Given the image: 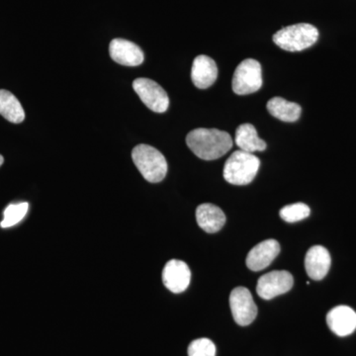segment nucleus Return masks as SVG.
Segmentation results:
<instances>
[{
  "label": "nucleus",
  "instance_id": "1",
  "mask_svg": "<svg viewBox=\"0 0 356 356\" xmlns=\"http://www.w3.org/2000/svg\"><path fill=\"white\" fill-rule=\"evenodd\" d=\"M186 144L199 159L214 161L228 153L233 147V140L225 131L198 128L187 135Z\"/></svg>",
  "mask_w": 356,
  "mask_h": 356
},
{
  "label": "nucleus",
  "instance_id": "2",
  "mask_svg": "<svg viewBox=\"0 0 356 356\" xmlns=\"http://www.w3.org/2000/svg\"><path fill=\"white\" fill-rule=\"evenodd\" d=\"M134 163L147 181L158 184L168 173V163L163 154L149 145H138L132 152Z\"/></svg>",
  "mask_w": 356,
  "mask_h": 356
},
{
  "label": "nucleus",
  "instance_id": "3",
  "mask_svg": "<svg viewBox=\"0 0 356 356\" xmlns=\"http://www.w3.org/2000/svg\"><path fill=\"white\" fill-rule=\"evenodd\" d=\"M261 161L254 154L236 151L224 166V178L234 185L250 184L259 172Z\"/></svg>",
  "mask_w": 356,
  "mask_h": 356
},
{
  "label": "nucleus",
  "instance_id": "4",
  "mask_svg": "<svg viewBox=\"0 0 356 356\" xmlns=\"http://www.w3.org/2000/svg\"><path fill=\"white\" fill-rule=\"evenodd\" d=\"M318 31L315 26L299 23L282 28L274 34L273 42L282 50L301 51L318 41Z\"/></svg>",
  "mask_w": 356,
  "mask_h": 356
},
{
  "label": "nucleus",
  "instance_id": "5",
  "mask_svg": "<svg viewBox=\"0 0 356 356\" xmlns=\"http://www.w3.org/2000/svg\"><path fill=\"white\" fill-rule=\"evenodd\" d=\"M233 90L236 95L257 92L262 86L261 65L257 60L247 58L236 67L233 76Z\"/></svg>",
  "mask_w": 356,
  "mask_h": 356
},
{
  "label": "nucleus",
  "instance_id": "6",
  "mask_svg": "<svg viewBox=\"0 0 356 356\" xmlns=\"http://www.w3.org/2000/svg\"><path fill=\"white\" fill-rule=\"evenodd\" d=\"M134 90L136 91L140 100L147 108L156 113H163L170 106V98L165 89L156 81L149 79H137L133 83Z\"/></svg>",
  "mask_w": 356,
  "mask_h": 356
},
{
  "label": "nucleus",
  "instance_id": "7",
  "mask_svg": "<svg viewBox=\"0 0 356 356\" xmlns=\"http://www.w3.org/2000/svg\"><path fill=\"white\" fill-rule=\"evenodd\" d=\"M229 307L236 324L245 327L252 324L257 316L252 293L245 287H236L229 295Z\"/></svg>",
  "mask_w": 356,
  "mask_h": 356
},
{
  "label": "nucleus",
  "instance_id": "8",
  "mask_svg": "<svg viewBox=\"0 0 356 356\" xmlns=\"http://www.w3.org/2000/svg\"><path fill=\"white\" fill-rule=\"evenodd\" d=\"M294 284L292 274L286 270L271 271L259 280L257 292L261 298L271 300L291 290Z\"/></svg>",
  "mask_w": 356,
  "mask_h": 356
},
{
  "label": "nucleus",
  "instance_id": "9",
  "mask_svg": "<svg viewBox=\"0 0 356 356\" xmlns=\"http://www.w3.org/2000/svg\"><path fill=\"white\" fill-rule=\"evenodd\" d=\"M191 271L184 261L172 259L165 264L163 271L165 286L173 293H182L191 284Z\"/></svg>",
  "mask_w": 356,
  "mask_h": 356
},
{
  "label": "nucleus",
  "instance_id": "10",
  "mask_svg": "<svg viewBox=\"0 0 356 356\" xmlns=\"http://www.w3.org/2000/svg\"><path fill=\"white\" fill-rule=\"evenodd\" d=\"M109 53L114 62L126 67H138L144 62V53L140 47L128 40H112Z\"/></svg>",
  "mask_w": 356,
  "mask_h": 356
},
{
  "label": "nucleus",
  "instance_id": "11",
  "mask_svg": "<svg viewBox=\"0 0 356 356\" xmlns=\"http://www.w3.org/2000/svg\"><path fill=\"white\" fill-rule=\"evenodd\" d=\"M280 252V243L275 240H266L255 245L248 252L247 266L250 270L261 271L273 264Z\"/></svg>",
  "mask_w": 356,
  "mask_h": 356
},
{
  "label": "nucleus",
  "instance_id": "12",
  "mask_svg": "<svg viewBox=\"0 0 356 356\" xmlns=\"http://www.w3.org/2000/svg\"><path fill=\"white\" fill-rule=\"evenodd\" d=\"M327 324L337 336H350L356 330V313L348 306L334 307L327 313Z\"/></svg>",
  "mask_w": 356,
  "mask_h": 356
},
{
  "label": "nucleus",
  "instance_id": "13",
  "mask_svg": "<svg viewBox=\"0 0 356 356\" xmlns=\"http://www.w3.org/2000/svg\"><path fill=\"white\" fill-rule=\"evenodd\" d=\"M332 259L329 250L322 245H314L305 257L306 273L313 280H324L331 268Z\"/></svg>",
  "mask_w": 356,
  "mask_h": 356
},
{
  "label": "nucleus",
  "instance_id": "14",
  "mask_svg": "<svg viewBox=\"0 0 356 356\" xmlns=\"http://www.w3.org/2000/svg\"><path fill=\"white\" fill-rule=\"evenodd\" d=\"M217 77L218 67L214 60L205 55L195 58L192 65L191 79L196 88H210L216 81Z\"/></svg>",
  "mask_w": 356,
  "mask_h": 356
},
{
  "label": "nucleus",
  "instance_id": "15",
  "mask_svg": "<svg viewBox=\"0 0 356 356\" xmlns=\"http://www.w3.org/2000/svg\"><path fill=\"white\" fill-rule=\"evenodd\" d=\"M197 224L206 233L219 232L226 222V216L222 209L214 204H201L196 209Z\"/></svg>",
  "mask_w": 356,
  "mask_h": 356
},
{
  "label": "nucleus",
  "instance_id": "16",
  "mask_svg": "<svg viewBox=\"0 0 356 356\" xmlns=\"http://www.w3.org/2000/svg\"><path fill=\"white\" fill-rule=\"evenodd\" d=\"M236 144L241 151L254 154L266 149V143L259 139L257 129L252 124H242L236 131Z\"/></svg>",
  "mask_w": 356,
  "mask_h": 356
},
{
  "label": "nucleus",
  "instance_id": "17",
  "mask_svg": "<svg viewBox=\"0 0 356 356\" xmlns=\"http://www.w3.org/2000/svg\"><path fill=\"white\" fill-rule=\"evenodd\" d=\"M267 110L275 118L287 123L298 120L302 111L301 106L297 103L287 102L281 97H273L269 100Z\"/></svg>",
  "mask_w": 356,
  "mask_h": 356
},
{
  "label": "nucleus",
  "instance_id": "18",
  "mask_svg": "<svg viewBox=\"0 0 356 356\" xmlns=\"http://www.w3.org/2000/svg\"><path fill=\"white\" fill-rule=\"evenodd\" d=\"M0 115L14 124L22 123L25 119V112L19 100L6 89H0Z\"/></svg>",
  "mask_w": 356,
  "mask_h": 356
},
{
  "label": "nucleus",
  "instance_id": "19",
  "mask_svg": "<svg viewBox=\"0 0 356 356\" xmlns=\"http://www.w3.org/2000/svg\"><path fill=\"white\" fill-rule=\"evenodd\" d=\"M28 209H29V204L27 202L10 204L4 210V218L1 224H0V227L1 228H10V227L15 226L26 216Z\"/></svg>",
  "mask_w": 356,
  "mask_h": 356
},
{
  "label": "nucleus",
  "instance_id": "20",
  "mask_svg": "<svg viewBox=\"0 0 356 356\" xmlns=\"http://www.w3.org/2000/svg\"><path fill=\"white\" fill-rule=\"evenodd\" d=\"M310 208L306 204L295 203L283 207L280 214L285 222H295L306 219L310 216Z\"/></svg>",
  "mask_w": 356,
  "mask_h": 356
},
{
  "label": "nucleus",
  "instance_id": "21",
  "mask_svg": "<svg viewBox=\"0 0 356 356\" xmlns=\"http://www.w3.org/2000/svg\"><path fill=\"white\" fill-rule=\"evenodd\" d=\"M216 346L209 339H198L188 346V356H215Z\"/></svg>",
  "mask_w": 356,
  "mask_h": 356
},
{
  "label": "nucleus",
  "instance_id": "22",
  "mask_svg": "<svg viewBox=\"0 0 356 356\" xmlns=\"http://www.w3.org/2000/svg\"><path fill=\"white\" fill-rule=\"evenodd\" d=\"M3 163H4V159H3V156H1V154H0V166H1L2 165H3Z\"/></svg>",
  "mask_w": 356,
  "mask_h": 356
}]
</instances>
